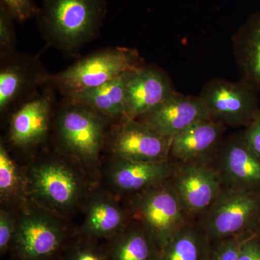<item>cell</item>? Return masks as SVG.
Returning <instances> with one entry per match:
<instances>
[{
	"label": "cell",
	"instance_id": "cell-1",
	"mask_svg": "<svg viewBox=\"0 0 260 260\" xmlns=\"http://www.w3.org/2000/svg\"><path fill=\"white\" fill-rule=\"evenodd\" d=\"M107 13V0H42L36 18L49 45L73 55L96 37Z\"/></svg>",
	"mask_w": 260,
	"mask_h": 260
},
{
	"label": "cell",
	"instance_id": "cell-2",
	"mask_svg": "<svg viewBox=\"0 0 260 260\" xmlns=\"http://www.w3.org/2000/svg\"><path fill=\"white\" fill-rule=\"evenodd\" d=\"M81 170L59 156L36 160L24 172L29 201L60 217L72 213L89 194Z\"/></svg>",
	"mask_w": 260,
	"mask_h": 260
},
{
	"label": "cell",
	"instance_id": "cell-3",
	"mask_svg": "<svg viewBox=\"0 0 260 260\" xmlns=\"http://www.w3.org/2000/svg\"><path fill=\"white\" fill-rule=\"evenodd\" d=\"M109 119L91 108L67 101L54 121L61 150L83 170L97 172Z\"/></svg>",
	"mask_w": 260,
	"mask_h": 260
},
{
	"label": "cell",
	"instance_id": "cell-4",
	"mask_svg": "<svg viewBox=\"0 0 260 260\" xmlns=\"http://www.w3.org/2000/svg\"><path fill=\"white\" fill-rule=\"evenodd\" d=\"M170 179L127 197L125 207L132 220L143 227L160 252L183 227L193 222L184 213Z\"/></svg>",
	"mask_w": 260,
	"mask_h": 260
},
{
	"label": "cell",
	"instance_id": "cell-5",
	"mask_svg": "<svg viewBox=\"0 0 260 260\" xmlns=\"http://www.w3.org/2000/svg\"><path fill=\"white\" fill-rule=\"evenodd\" d=\"M61 217L30 201L18 209L11 249L16 260H54L70 244Z\"/></svg>",
	"mask_w": 260,
	"mask_h": 260
},
{
	"label": "cell",
	"instance_id": "cell-6",
	"mask_svg": "<svg viewBox=\"0 0 260 260\" xmlns=\"http://www.w3.org/2000/svg\"><path fill=\"white\" fill-rule=\"evenodd\" d=\"M143 64L135 49L108 48L88 54L60 73L49 75L47 83L68 98L103 85Z\"/></svg>",
	"mask_w": 260,
	"mask_h": 260
},
{
	"label": "cell",
	"instance_id": "cell-7",
	"mask_svg": "<svg viewBox=\"0 0 260 260\" xmlns=\"http://www.w3.org/2000/svg\"><path fill=\"white\" fill-rule=\"evenodd\" d=\"M212 243L259 232L260 193L224 189L195 222Z\"/></svg>",
	"mask_w": 260,
	"mask_h": 260
},
{
	"label": "cell",
	"instance_id": "cell-8",
	"mask_svg": "<svg viewBox=\"0 0 260 260\" xmlns=\"http://www.w3.org/2000/svg\"><path fill=\"white\" fill-rule=\"evenodd\" d=\"M257 93L242 81L213 78L203 86L199 97L213 120L246 127L260 111Z\"/></svg>",
	"mask_w": 260,
	"mask_h": 260
},
{
	"label": "cell",
	"instance_id": "cell-9",
	"mask_svg": "<svg viewBox=\"0 0 260 260\" xmlns=\"http://www.w3.org/2000/svg\"><path fill=\"white\" fill-rule=\"evenodd\" d=\"M170 179L184 213L193 222L209 209L223 190L211 162L179 164Z\"/></svg>",
	"mask_w": 260,
	"mask_h": 260
},
{
	"label": "cell",
	"instance_id": "cell-10",
	"mask_svg": "<svg viewBox=\"0 0 260 260\" xmlns=\"http://www.w3.org/2000/svg\"><path fill=\"white\" fill-rule=\"evenodd\" d=\"M172 138L159 134L138 119H122L107 135L112 157L138 162L171 160Z\"/></svg>",
	"mask_w": 260,
	"mask_h": 260
},
{
	"label": "cell",
	"instance_id": "cell-11",
	"mask_svg": "<svg viewBox=\"0 0 260 260\" xmlns=\"http://www.w3.org/2000/svg\"><path fill=\"white\" fill-rule=\"evenodd\" d=\"M49 73L37 56L13 53L1 57L0 111L5 113L15 106L21 107L41 85L47 84Z\"/></svg>",
	"mask_w": 260,
	"mask_h": 260
},
{
	"label": "cell",
	"instance_id": "cell-12",
	"mask_svg": "<svg viewBox=\"0 0 260 260\" xmlns=\"http://www.w3.org/2000/svg\"><path fill=\"white\" fill-rule=\"evenodd\" d=\"M212 161L224 189L260 193V159L243 132L223 140Z\"/></svg>",
	"mask_w": 260,
	"mask_h": 260
},
{
	"label": "cell",
	"instance_id": "cell-13",
	"mask_svg": "<svg viewBox=\"0 0 260 260\" xmlns=\"http://www.w3.org/2000/svg\"><path fill=\"white\" fill-rule=\"evenodd\" d=\"M179 162H138L112 157L104 168V177L110 192L116 197L130 195L170 179Z\"/></svg>",
	"mask_w": 260,
	"mask_h": 260
},
{
	"label": "cell",
	"instance_id": "cell-14",
	"mask_svg": "<svg viewBox=\"0 0 260 260\" xmlns=\"http://www.w3.org/2000/svg\"><path fill=\"white\" fill-rule=\"evenodd\" d=\"M175 91L172 79L164 70L155 65H141L130 72L126 82L123 119H138Z\"/></svg>",
	"mask_w": 260,
	"mask_h": 260
},
{
	"label": "cell",
	"instance_id": "cell-15",
	"mask_svg": "<svg viewBox=\"0 0 260 260\" xmlns=\"http://www.w3.org/2000/svg\"><path fill=\"white\" fill-rule=\"evenodd\" d=\"M137 119L162 136L172 138L195 123L212 119L199 96L175 91L158 107Z\"/></svg>",
	"mask_w": 260,
	"mask_h": 260
},
{
	"label": "cell",
	"instance_id": "cell-16",
	"mask_svg": "<svg viewBox=\"0 0 260 260\" xmlns=\"http://www.w3.org/2000/svg\"><path fill=\"white\" fill-rule=\"evenodd\" d=\"M85 217L78 235L109 241L131 221L126 208L110 191L94 189L85 201Z\"/></svg>",
	"mask_w": 260,
	"mask_h": 260
},
{
	"label": "cell",
	"instance_id": "cell-17",
	"mask_svg": "<svg viewBox=\"0 0 260 260\" xmlns=\"http://www.w3.org/2000/svg\"><path fill=\"white\" fill-rule=\"evenodd\" d=\"M47 89L42 95L25 103L13 113L8 135L18 148H30L47 138L50 126L54 94Z\"/></svg>",
	"mask_w": 260,
	"mask_h": 260
},
{
	"label": "cell",
	"instance_id": "cell-18",
	"mask_svg": "<svg viewBox=\"0 0 260 260\" xmlns=\"http://www.w3.org/2000/svg\"><path fill=\"white\" fill-rule=\"evenodd\" d=\"M225 124L213 119L195 123L173 137L170 158L179 164L211 162L223 141Z\"/></svg>",
	"mask_w": 260,
	"mask_h": 260
},
{
	"label": "cell",
	"instance_id": "cell-19",
	"mask_svg": "<svg viewBox=\"0 0 260 260\" xmlns=\"http://www.w3.org/2000/svg\"><path fill=\"white\" fill-rule=\"evenodd\" d=\"M234 53L242 81L260 92V12L251 15L234 35Z\"/></svg>",
	"mask_w": 260,
	"mask_h": 260
},
{
	"label": "cell",
	"instance_id": "cell-20",
	"mask_svg": "<svg viewBox=\"0 0 260 260\" xmlns=\"http://www.w3.org/2000/svg\"><path fill=\"white\" fill-rule=\"evenodd\" d=\"M130 71L107 83L65 98L69 102L91 108L109 120L122 119L125 110L126 82Z\"/></svg>",
	"mask_w": 260,
	"mask_h": 260
},
{
	"label": "cell",
	"instance_id": "cell-21",
	"mask_svg": "<svg viewBox=\"0 0 260 260\" xmlns=\"http://www.w3.org/2000/svg\"><path fill=\"white\" fill-rule=\"evenodd\" d=\"M104 246L109 260L160 259L158 248L143 227L133 220Z\"/></svg>",
	"mask_w": 260,
	"mask_h": 260
},
{
	"label": "cell",
	"instance_id": "cell-22",
	"mask_svg": "<svg viewBox=\"0 0 260 260\" xmlns=\"http://www.w3.org/2000/svg\"><path fill=\"white\" fill-rule=\"evenodd\" d=\"M212 244L198 224L190 222L160 251L159 260H209Z\"/></svg>",
	"mask_w": 260,
	"mask_h": 260
},
{
	"label": "cell",
	"instance_id": "cell-23",
	"mask_svg": "<svg viewBox=\"0 0 260 260\" xmlns=\"http://www.w3.org/2000/svg\"><path fill=\"white\" fill-rule=\"evenodd\" d=\"M0 199L2 204L10 209H20L29 202L25 173L3 143L0 145Z\"/></svg>",
	"mask_w": 260,
	"mask_h": 260
},
{
	"label": "cell",
	"instance_id": "cell-24",
	"mask_svg": "<svg viewBox=\"0 0 260 260\" xmlns=\"http://www.w3.org/2000/svg\"><path fill=\"white\" fill-rule=\"evenodd\" d=\"M63 260H109L105 246L99 241L78 235L63 252Z\"/></svg>",
	"mask_w": 260,
	"mask_h": 260
},
{
	"label": "cell",
	"instance_id": "cell-25",
	"mask_svg": "<svg viewBox=\"0 0 260 260\" xmlns=\"http://www.w3.org/2000/svg\"><path fill=\"white\" fill-rule=\"evenodd\" d=\"M15 20L8 9L0 4V56L10 55L15 51Z\"/></svg>",
	"mask_w": 260,
	"mask_h": 260
},
{
	"label": "cell",
	"instance_id": "cell-26",
	"mask_svg": "<svg viewBox=\"0 0 260 260\" xmlns=\"http://www.w3.org/2000/svg\"><path fill=\"white\" fill-rule=\"evenodd\" d=\"M248 235L228 238L212 243L209 260H239L241 246Z\"/></svg>",
	"mask_w": 260,
	"mask_h": 260
},
{
	"label": "cell",
	"instance_id": "cell-27",
	"mask_svg": "<svg viewBox=\"0 0 260 260\" xmlns=\"http://www.w3.org/2000/svg\"><path fill=\"white\" fill-rule=\"evenodd\" d=\"M17 213L13 209L2 208L0 211V253L5 255L10 249L16 229Z\"/></svg>",
	"mask_w": 260,
	"mask_h": 260
},
{
	"label": "cell",
	"instance_id": "cell-28",
	"mask_svg": "<svg viewBox=\"0 0 260 260\" xmlns=\"http://www.w3.org/2000/svg\"><path fill=\"white\" fill-rule=\"evenodd\" d=\"M0 4L4 5L16 21H27L36 18L39 7L36 0H0Z\"/></svg>",
	"mask_w": 260,
	"mask_h": 260
},
{
	"label": "cell",
	"instance_id": "cell-29",
	"mask_svg": "<svg viewBox=\"0 0 260 260\" xmlns=\"http://www.w3.org/2000/svg\"><path fill=\"white\" fill-rule=\"evenodd\" d=\"M239 260H260V234H249L243 241Z\"/></svg>",
	"mask_w": 260,
	"mask_h": 260
},
{
	"label": "cell",
	"instance_id": "cell-30",
	"mask_svg": "<svg viewBox=\"0 0 260 260\" xmlns=\"http://www.w3.org/2000/svg\"><path fill=\"white\" fill-rule=\"evenodd\" d=\"M243 133L246 143L260 159V111Z\"/></svg>",
	"mask_w": 260,
	"mask_h": 260
},
{
	"label": "cell",
	"instance_id": "cell-31",
	"mask_svg": "<svg viewBox=\"0 0 260 260\" xmlns=\"http://www.w3.org/2000/svg\"><path fill=\"white\" fill-rule=\"evenodd\" d=\"M258 233H259V234H260V229H259V232H258Z\"/></svg>",
	"mask_w": 260,
	"mask_h": 260
}]
</instances>
